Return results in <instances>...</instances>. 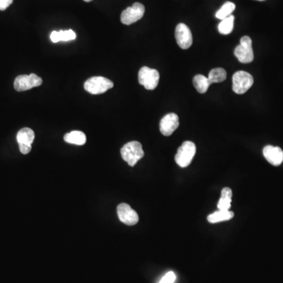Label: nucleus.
<instances>
[{
	"label": "nucleus",
	"instance_id": "obj_25",
	"mask_svg": "<svg viewBox=\"0 0 283 283\" xmlns=\"http://www.w3.org/2000/svg\"><path fill=\"white\" fill-rule=\"evenodd\" d=\"M83 1H85V2H91V1H92V0H83Z\"/></svg>",
	"mask_w": 283,
	"mask_h": 283
},
{
	"label": "nucleus",
	"instance_id": "obj_26",
	"mask_svg": "<svg viewBox=\"0 0 283 283\" xmlns=\"http://www.w3.org/2000/svg\"><path fill=\"white\" fill-rule=\"evenodd\" d=\"M258 1H264V0H258Z\"/></svg>",
	"mask_w": 283,
	"mask_h": 283
},
{
	"label": "nucleus",
	"instance_id": "obj_13",
	"mask_svg": "<svg viewBox=\"0 0 283 283\" xmlns=\"http://www.w3.org/2000/svg\"><path fill=\"white\" fill-rule=\"evenodd\" d=\"M50 40L52 41L54 43L60 42V41H66L74 40L77 38V34L75 32L73 31L72 29L66 30V31H53L50 36Z\"/></svg>",
	"mask_w": 283,
	"mask_h": 283
},
{
	"label": "nucleus",
	"instance_id": "obj_12",
	"mask_svg": "<svg viewBox=\"0 0 283 283\" xmlns=\"http://www.w3.org/2000/svg\"><path fill=\"white\" fill-rule=\"evenodd\" d=\"M263 154L272 165L279 166L283 162V151L280 147L267 146L263 150Z\"/></svg>",
	"mask_w": 283,
	"mask_h": 283
},
{
	"label": "nucleus",
	"instance_id": "obj_14",
	"mask_svg": "<svg viewBox=\"0 0 283 283\" xmlns=\"http://www.w3.org/2000/svg\"><path fill=\"white\" fill-rule=\"evenodd\" d=\"M64 140L66 143L70 144L77 145V146H83L86 143L87 138L84 133L81 131H73L67 133L64 136Z\"/></svg>",
	"mask_w": 283,
	"mask_h": 283
},
{
	"label": "nucleus",
	"instance_id": "obj_6",
	"mask_svg": "<svg viewBox=\"0 0 283 283\" xmlns=\"http://www.w3.org/2000/svg\"><path fill=\"white\" fill-rule=\"evenodd\" d=\"M138 77L139 83L143 85L145 88L147 90H154L158 87L160 74L158 70L144 66L139 70Z\"/></svg>",
	"mask_w": 283,
	"mask_h": 283
},
{
	"label": "nucleus",
	"instance_id": "obj_11",
	"mask_svg": "<svg viewBox=\"0 0 283 283\" xmlns=\"http://www.w3.org/2000/svg\"><path fill=\"white\" fill-rule=\"evenodd\" d=\"M179 125V117L177 114H167L162 118L160 123V131L164 136H170L177 129Z\"/></svg>",
	"mask_w": 283,
	"mask_h": 283
},
{
	"label": "nucleus",
	"instance_id": "obj_1",
	"mask_svg": "<svg viewBox=\"0 0 283 283\" xmlns=\"http://www.w3.org/2000/svg\"><path fill=\"white\" fill-rule=\"evenodd\" d=\"M121 154L123 161L127 162V164L133 167L137 164V162L144 157V151L143 147L139 142L132 141L126 143L121 150Z\"/></svg>",
	"mask_w": 283,
	"mask_h": 283
},
{
	"label": "nucleus",
	"instance_id": "obj_24",
	"mask_svg": "<svg viewBox=\"0 0 283 283\" xmlns=\"http://www.w3.org/2000/svg\"><path fill=\"white\" fill-rule=\"evenodd\" d=\"M19 149L21 154H28L31 151L32 145L20 144Z\"/></svg>",
	"mask_w": 283,
	"mask_h": 283
},
{
	"label": "nucleus",
	"instance_id": "obj_19",
	"mask_svg": "<svg viewBox=\"0 0 283 283\" xmlns=\"http://www.w3.org/2000/svg\"><path fill=\"white\" fill-rule=\"evenodd\" d=\"M193 83H194V86H195L197 91L201 94H204L206 92L210 86L208 77H204V75H201V74L196 75L194 77Z\"/></svg>",
	"mask_w": 283,
	"mask_h": 283
},
{
	"label": "nucleus",
	"instance_id": "obj_20",
	"mask_svg": "<svg viewBox=\"0 0 283 283\" xmlns=\"http://www.w3.org/2000/svg\"><path fill=\"white\" fill-rule=\"evenodd\" d=\"M234 21L235 17L231 15L224 19L221 20V22L218 25V30L222 35H228L234 29Z\"/></svg>",
	"mask_w": 283,
	"mask_h": 283
},
{
	"label": "nucleus",
	"instance_id": "obj_9",
	"mask_svg": "<svg viewBox=\"0 0 283 283\" xmlns=\"http://www.w3.org/2000/svg\"><path fill=\"white\" fill-rule=\"evenodd\" d=\"M175 40L179 47L183 50L190 48L193 43L191 29L185 24L180 23L175 28Z\"/></svg>",
	"mask_w": 283,
	"mask_h": 283
},
{
	"label": "nucleus",
	"instance_id": "obj_10",
	"mask_svg": "<svg viewBox=\"0 0 283 283\" xmlns=\"http://www.w3.org/2000/svg\"><path fill=\"white\" fill-rule=\"evenodd\" d=\"M118 215L119 220L126 225L133 226L139 222V215L129 204L121 203L118 206Z\"/></svg>",
	"mask_w": 283,
	"mask_h": 283
},
{
	"label": "nucleus",
	"instance_id": "obj_4",
	"mask_svg": "<svg viewBox=\"0 0 283 283\" xmlns=\"http://www.w3.org/2000/svg\"><path fill=\"white\" fill-rule=\"evenodd\" d=\"M253 77L245 71H238L232 77V89L238 94H245L253 85Z\"/></svg>",
	"mask_w": 283,
	"mask_h": 283
},
{
	"label": "nucleus",
	"instance_id": "obj_7",
	"mask_svg": "<svg viewBox=\"0 0 283 283\" xmlns=\"http://www.w3.org/2000/svg\"><path fill=\"white\" fill-rule=\"evenodd\" d=\"M42 83V80L41 77L32 74L30 75H21L16 77L14 87L17 91H25L33 87H39Z\"/></svg>",
	"mask_w": 283,
	"mask_h": 283
},
{
	"label": "nucleus",
	"instance_id": "obj_15",
	"mask_svg": "<svg viewBox=\"0 0 283 283\" xmlns=\"http://www.w3.org/2000/svg\"><path fill=\"white\" fill-rule=\"evenodd\" d=\"M235 216L233 212L229 210H219L217 212L210 214L207 218V220L211 224H216L219 222L227 221L231 220Z\"/></svg>",
	"mask_w": 283,
	"mask_h": 283
},
{
	"label": "nucleus",
	"instance_id": "obj_3",
	"mask_svg": "<svg viewBox=\"0 0 283 283\" xmlns=\"http://www.w3.org/2000/svg\"><path fill=\"white\" fill-rule=\"evenodd\" d=\"M114 83L103 77H93L84 83L85 91L91 94H100L114 87Z\"/></svg>",
	"mask_w": 283,
	"mask_h": 283
},
{
	"label": "nucleus",
	"instance_id": "obj_5",
	"mask_svg": "<svg viewBox=\"0 0 283 283\" xmlns=\"http://www.w3.org/2000/svg\"><path fill=\"white\" fill-rule=\"evenodd\" d=\"M235 55L242 63H250L253 61L254 53L250 37L245 36L241 39L240 44L235 49Z\"/></svg>",
	"mask_w": 283,
	"mask_h": 283
},
{
	"label": "nucleus",
	"instance_id": "obj_21",
	"mask_svg": "<svg viewBox=\"0 0 283 283\" xmlns=\"http://www.w3.org/2000/svg\"><path fill=\"white\" fill-rule=\"evenodd\" d=\"M235 10V4L234 2H227L223 5L220 10L216 12V17L218 19L223 20L231 16L232 12Z\"/></svg>",
	"mask_w": 283,
	"mask_h": 283
},
{
	"label": "nucleus",
	"instance_id": "obj_22",
	"mask_svg": "<svg viewBox=\"0 0 283 283\" xmlns=\"http://www.w3.org/2000/svg\"><path fill=\"white\" fill-rule=\"evenodd\" d=\"M176 279L175 273L173 272H169L166 274L164 277L162 278L159 283H174Z\"/></svg>",
	"mask_w": 283,
	"mask_h": 283
},
{
	"label": "nucleus",
	"instance_id": "obj_8",
	"mask_svg": "<svg viewBox=\"0 0 283 283\" xmlns=\"http://www.w3.org/2000/svg\"><path fill=\"white\" fill-rule=\"evenodd\" d=\"M144 14L145 6L140 2H135L132 6L127 7L122 12L121 21L123 25H130L139 21Z\"/></svg>",
	"mask_w": 283,
	"mask_h": 283
},
{
	"label": "nucleus",
	"instance_id": "obj_16",
	"mask_svg": "<svg viewBox=\"0 0 283 283\" xmlns=\"http://www.w3.org/2000/svg\"><path fill=\"white\" fill-rule=\"evenodd\" d=\"M35 139V133L29 127H24L18 131L17 141L18 145H32Z\"/></svg>",
	"mask_w": 283,
	"mask_h": 283
},
{
	"label": "nucleus",
	"instance_id": "obj_2",
	"mask_svg": "<svg viewBox=\"0 0 283 283\" xmlns=\"http://www.w3.org/2000/svg\"><path fill=\"white\" fill-rule=\"evenodd\" d=\"M195 154L196 146L195 143L191 141H186L181 145V147L178 149L175 157V162L179 167L186 168L191 164Z\"/></svg>",
	"mask_w": 283,
	"mask_h": 283
},
{
	"label": "nucleus",
	"instance_id": "obj_17",
	"mask_svg": "<svg viewBox=\"0 0 283 283\" xmlns=\"http://www.w3.org/2000/svg\"><path fill=\"white\" fill-rule=\"evenodd\" d=\"M232 200V191L229 187H224L221 191V197L218 202L219 210H229Z\"/></svg>",
	"mask_w": 283,
	"mask_h": 283
},
{
	"label": "nucleus",
	"instance_id": "obj_18",
	"mask_svg": "<svg viewBox=\"0 0 283 283\" xmlns=\"http://www.w3.org/2000/svg\"><path fill=\"white\" fill-rule=\"evenodd\" d=\"M227 78V72L223 68H216L211 70L208 74V80L210 85L212 83H221Z\"/></svg>",
	"mask_w": 283,
	"mask_h": 283
},
{
	"label": "nucleus",
	"instance_id": "obj_23",
	"mask_svg": "<svg viewBox=\"0 0 283 283\" xmlns=\"http://www.w3.org/2000/svg\"><path fill=\"white\" fill-rule=\"evenodd\" d=\"M14 0H0V10H5L13 3Z\"/></svg>",
	"mask_w": 283,
	"mask_h": 283
}]
</instances>
